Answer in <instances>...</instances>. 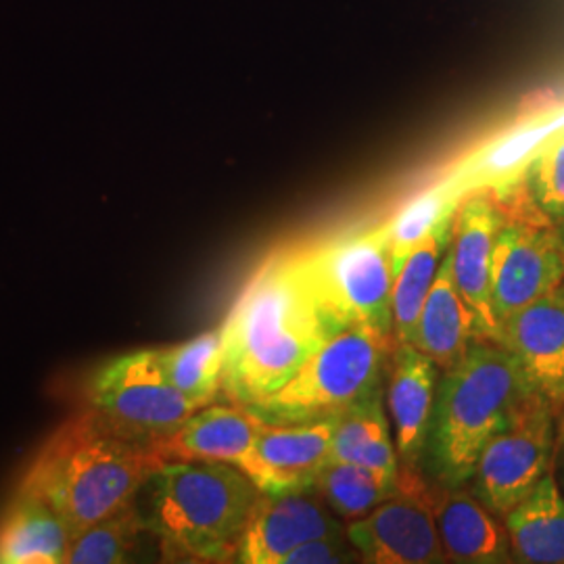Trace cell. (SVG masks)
<instances>
[{
	"label": "cell",
	"instance_id": "1",
	"mask_svg": "<svg viewBox=\"0 0 564 564\" xmlns=\"http://www.w3.org/2000/svg\"><path fill=\"white\" fill-rule=\"evenodd\" d=\"M220 330L223 393L253 410L343 328L321 302L302 247H281L242 286Z\"/></svg>",
	"mask_w": 564,
	"mask_h": 564
},
{
	"label": "cell",
	"instance_id": "2",
	"mask_svg": "<svg viewBox=\"0 0 564 564\" xmlns=\"http://www.w3.org/2000/svg\"><path fill=\"white\" fill-rule=\"evenodd\" d=\"M162 464L153 445L93 408L65 421L46 440L20 489L51 506L74 538L134 502Z\"/></svg>",
	"mask_w": 564,
	"mask_h": 564
},
{
	"label": "cell",
	"instance_id": "3",
	"mask_svg": "<svg viewBox=\"0 0 564 564\" xmlns=\"http://www.w3.org/2000/svg\"><path fill=\"white\" fill-rule=\"evenodd\" d=\"M538 395L521 362L502 343L475 339L437 384L426 442L440 485L470 484L479 454Z\"/></svg>",
	"mask_w": 564,
	"mask_h": 564
},
{
	"label": "cell",
	"instance_id": "4",
	"mask_svg": "<svg viewBox=\"0 0 564 564\" xmlns=\"http://www.w3.org/2000/svg\"><path fill=\"white\" fill-rule=\"evenodd\" d=\"M142 517L167 563L223 564L239 558L242 533L260 489L224 463H165L147 481Z\"/></svg>",
	"mask_w": 564,
	"mask_h": 564
},
{
	"label": "cell",
	"instance_id": "5",
	"mask_svg": "<svg viewBox=\"0 0 564 564\" xmlns=\"http://www.w3.org/2000/svg\"><path fill=\"white\" fill-rule=\"evenodd\" d=\"M393 345V339L377 330L345 328L316 349L289 383L251 412L274 424L333 419L381 389Z\"/></svg>",
	"mask_w": 564,
	"mask_h": 564
},
{
	"label": "cell",
	"instance_id": "6",
	"mask_svg": "<svg viewBox=\"0 0 564 564\" xmlns=\"http://www.w3.org/2000/svg\"><path fill=\"white\" fill-rule=\"evenodd\" d=\"M302 251L321 302L343 330L362 326L393 339V268L383 228Z\"/></svg>",
	"mask_w": 564,
	"mask_h": 564
},
{
	"label": "cell",
	"instance_id": "7",
	"mask_svg": "<svg viewBox=\"0 0 564 564\" xmlns=\"http://www.w3.org/2000/svg\"><path fill=\"white\" fill-rule=\"evenodd\" d=\"M558 423V408L538 393L514 423L485 445L470 479V491L494 514L505 519L508 510L552 473Z\"/></svg>",
	"mask_w": 564,
	"mask_h": 564
},
{
	"label": "cell",
	"instance_id": "8",
	"mask_svg": "<svg viewBox=\"0 0 564 564\" xmlns=\"http://www.w3.org/2000/svg\"><path fill=\"white\" fill-rule=\"evenodd\" d=\"M506 214V212H505ZM564 284V241L540 209L506 214L491 263V312L500 326Z\"/></svg>",
	"mask_w": 564,
	"mask_h": 564
},
{
	"label": "cell",
	"instance_id": "9",
	"mask_svg": "<svg viewBox=\"0 0 564 564\" xmlns=\"http://www.w3.org/2000/svg\"><path fill=\"white\" fill-rule=\"evenodd\" d=\"M90 402L109 421L142 442L174 433L202 410L163 375L158 349H141L102 366L90 387Z\"/></svg>",
	"mask_w": 564,
	"mask_h": 564
},
{
	"label": "cell",
	"instance_id": "10",
	"mask_svg": "<svg viewBox=\"0 0 564 564\" xmlns=\"http://www.w3.org/2000/svg\"><path fill=\"white\" fill-rule=\"evenodd\" d=\"M345 531L362 563H445L435 519V487L426 485L414 466L400 464L395 491Z\"/></svg>",
	"mask_w": 564,
	"mask_h": 564
},
{
	"label": "cell",
	"instance_id": "11",
	"mask_svg": "<svg viewBox=\"0 0 564 564\" xmlns=\"http://www.w3.org/2000/svg\"><path fill=\"white\" fill-rule=\"evenodd\" d=\"M506 223L500 199L489 193L466 197L452 216L449 253L454 276L470 307L479 339L498 341V324L491 312V263L496 237Z\"/></svg>",
	"mask_w": 564,
	"mask_h": 564
},
{
	"label": "cell",
	"instance_id": "12",
	"mask_svg": "<svg viewBox=\"0 0 564 564\" xmlns=\"http://www.w3.org/2000/svg\"><path fill=\"white\" fill-rule=\"evenodd\" d=\"M337 531H345V527L314 487L281 494L262 491L242 533L237 563L282 564L297 545Z\"/></svg>",
	"mask_w": 564,
	"mask_h": 564
},
{
	"label": "cell",
	"instance_id": "13",
	"mask_svg": "<svg viewBox=\"0 0 564 564\" xmlns=\"http://www.w3.org/2000/svg\"><path fill=\"white\" fill-rule=\"evenodd\" d=\"M335 416L316 423L274 424L263 421L247 477L263 494L312 489L330 463Z\"/></svg>",
	"mask_w": 564,
	"mask_h": 564
},
{
	"label": "cell",
	"instance_id": "14",
	"mask_svg": "<svg viewBox=\"0 0 564 564\" xmlns=\"http://www.w3.org/2000/svg\"><path fill=\"white\" fill-rule=\"evenodd\" d=\"M262 423L242 405L209 403L151 445L163 463H224L247 473Z\"/></svg>",
	"mask_w": 564,
	"mask_h": 564
},
{
	"label": "cell",
	"instance_id": "15",
	"mask_svg": "<svg viewBox=\"0 0 564 564\" xmlns=\"http://www.w3.org/2000/svg\"><path fill=\"white\" fill-rule=\"evenodd\" d=\"M498 343L521 362L535 391L563 410L564 284L510 316Z\"/></svg>",
	"mask_w": 564,
	"mask_h": 564
},
{
	"label": "cell",
	"instance_id": "16",
	"mask_svg": "<svg viewBox=\"0 0 564 564\" xmlns=\"http://www.w3.org/2000/svg\"><path fill=\"white\" fill-rule=\"evenodd\" d=\"M387 410L403 466L421 463L437 398V364L412 343H395L389 354Z\"/></svg>",
	"mask_w": 564,
	"mask_h": 564
},
{
	"label": "cell",
	"instance_id": "17",
	"mask_svg": "<svg viewBox=\"0 0 564 564\" xmlns=\"http://www.w3.org/2000/svg\"><path fill=\"white\" fill-rule=\"evenodd\" d=\"M463 487H435V519L445 563H510L512 547L505 519Z\"/></svg>",
	"mask_w": 564,
	"mask_h": 564
},
{
	"label": "cell",
	"instance_id": "18",
	"mask_svg": "<svg viewBox=\"0 0 564 564\" xmlns=\"http://www.w3.org/2000/svg\"><path fill=\"white\" fill-rule=\"evenodd\" d=\"M475 339H479L477 323L458 289L447 249L437 279L426 295L412 345L445 372L463 360Z\"/></svg>",
	"mask_w": 564,
	"mask_h": 564
},
{
	"label": "cell",
	"instance_id": "19",
	"mask_svg": "<svg viewBox=\"0 0 564 564\" xmlns=\"http://www.w3.org/2000/svg\"><path fill=\"white\" fill-rule=\"evenodd\" d=\"M330 463L360 464L398 485L400 456L391 440L381 389L335 416Z\"/></svg>",
	"mask_w": 564,
	"mask_h": 564
},
{
	"label": "cell",
	"instance_id": "20",
	"mask_svg": "<svg viewBox=\"0 0 564 564\" xmlns=\"http://www.w3.org/2000/svg\"><path fill=\"white\" fill-rule=\"evenodd\" d=\"M512 561L564 564V496L545 475L538 487L505 514Z\"/></svg>",
	"mask_w": 564,
	"mask_h": 564
},
{
	"label": "cell",
	"instance_id": "21",
	"mask_svg": "<svg viewBox=\"0 0 564 564\" xmlns=\"http://www.w3.org/2000/svg\"><path fill=\"white\" fill-rule=\"evenodd\" d=\"M72 533L34 494L18 491L0 517V564H59Z\"/></svg>",
	"mask_w": 564,
	"mask_h": 564
},
{
	"label": "cell",
	"instance_id": "22",
	"mask_svg": "<svg viewBox=\"0 0 564 564\" xmlns=\"http://www.w3.org/2000/svg\"><path fill=\"white\" fill-rule=\"evenodd\" d=\"M452 235V218L414 247L393 276V341L412 343L426 295L437 279Z\"/></svg>",
	"mask_w": 564,
	"mask_h": 564
},
{
	"label": "cell",
	"instance_id": "23",
	"mask_svg": "<svg viewBox=\"0 0 564 564\" xmlns=\"http://www.w3.org/2000/svg\"><path fill=\"white\" fill-rule=\"evenodd\" d=\"M158 360L170 383L184 398L205 408L223 393V330H207L191 341L158 349Z\"/></svg>",
	"mask_w": 564,
	"mask_h": 564
},
{
	"label": "cell",
	"instance_id": "24",
	"mask_svg": "<svg viewBox=\"0 0 564 564\" xmlns=\"http://www.w3.org/2000/svg\"><path fill=\"white\" fill-rule=\"evenodd\" d=\"M142 531H147V524L137 505L130 502L121 506L109 517L88 524L80 533H76L69 540L63 563H128Z\"/></svg>",
	"mask_w": 564,
	"mask_h": 564
},
{
	"label": "cell",
	"instance_id": "25",
	"mask_svg": "<svg viewBox=\"0 0 564 564\" xmlns=\"http://www.w3.org/2000/svg\"><path fill=\"white\" fill-rule=\"evenodd\" d=\"M314 489L343 521H358L387 500L395 485L375 470L351 463H328L321 470Z\"/></svg>",
	"mask_w": 564,
	"mask_h": 564
},
{
	"label": "cell",
	"instance_id": "26",
	"mask_svg": "<svg viewBox=\"0 0 564 564\" xmlns=\"http://www.w3.org/2000/svg\"><path fill=\"white\" fill-rule=\"evenodd\" d=\"M456 207L458 205H454L444 188H433L408 203L391 223L383 226L393 276L400 272L414 247L424 241V237L431 235L440 224L452 218Z\"/></svg>",
	"mask_w": 564,
	"mask_h": 564
},
{
	"label": "cell",
	"instance_id": "27",
	"mask_svg": "<svg viewBox=\"0 0 564 564\" xmlns=\"http://www.w3.org/2000/svg\"><path fill=\"white\" fill-rule=\"evenodd\" d=\"M524 191L552 224L564 220V128L550 134L529 158Z\"/></svg>",
	"mask_w": 564,
	"mask_h": 564
},
{
	"label": "cell",
	"instance_id": "28",
	"mask_svg": "<svg viewBox=\"0 0 564 564\" xmlns=\"http://www.w3.org/2000/svg\"><path fill=\"white\" fill-rule=\"evenodd\" d=\"M558 126L556 121L547 123V126H533V128H524L519 130L510 137H506L498 144H494L479 162V170L484 174H491V176H500L510 172L512 167H517L519 163L529 160L540 144L552 134L556 132Z\"/></svg>",
	"mask_w": 564,
	"mask_h": 564
},
{
	"label": "cell",
	"instance_id": "29",
	"mask_svg": "<svg viewBox=\"0 0 564 564\" xmlns=\"http://www.w3.org/2000/svg\"><path fill=\"white\" fill-rule=\"evenodd\" d=\"M354 561H362L358 547L351 544L347 531H337L297 545L282 564H343Z\"/></svg>",
	"mask_w": 564,
	"mask_h": 564
},
{
	"label": "cell",
	"instance_id": "30",
	"mask_svg": "<svg viewBox=\"0 0 564 564\" xmlns=\"http://www.w3.org/2000/svg\"><path fill=\"white\" fill-rule=\"evenodd\" d=\"M552 475H554V481H556L561 494L564 496V429L561 423H558V440H556L554 460H552Z\"/></svg>",
	"mask_w": 564,
	"mask_h": 564
},
{
	"label": "cell",
	"instance_id": "31",
	"mask_svg": "<svg viewBox=\"0 0 564 564\" xmlns=\"http://www.w3.org/2000/svg\"><path fill=\"white\" fill-rule=\"evenodd\" d=\"M556 226H558V232H561V237H563L564 241V220L561 224H556Z\"/></svg>",
	"mask_w": 564,
	"mask_h": 564
},
{
	"label": "cell",
	"instance_id": "32",
	"mask_svg": "<svg viewBox=\"0 0 564 564\" xmlns=\"http://www.w3.org/2000/svg\"><path fill=\"white\" fill-rule=\"evenodd\" d=\"M561 426H563V429H564V414H563V416H561Z\"/></svg>",
	"mask_w": 564,
	"mask_h": 564
}]
</instances>
